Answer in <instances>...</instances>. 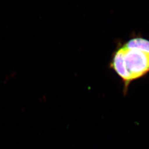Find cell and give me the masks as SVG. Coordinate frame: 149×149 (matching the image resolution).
<instances>
[{"label":"cell","mask_w":149,"mask_h":149,"mask_svg":"<svg viewBox=\"0 0 149 149\" xmlns=\"http://www.w3.org/2000/svg\"><path fill=\"white\" fill-rule=\"evenodd\" d=\"M122 47L124 50L125 66V76L122 80L127 88L131 82L149 72V54Z\"/></svg>","instance_id":"1"},{"label":"cell","mask_w":149,"mask_h":149,"mask_svg":"<svg viewBox=\"0 0 149 149\" xmlns=\"http://www.w3.org/2000/svg\"><path fill=\"white\" fill-rule=\"evenodd\" d=\"M123 46L128 49H136L149 54V40L143 38H132Z\"/></svg>","instance_id":"2"}]
</instances>
